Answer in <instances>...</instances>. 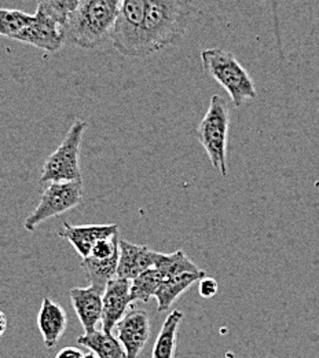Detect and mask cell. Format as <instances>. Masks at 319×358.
<instances>
[{
    "mask_svg": "<svg viewBox=\"0 0 319 358\" xmlns=\"http://www.w3.org/2000/svg\"><path fill=\"white\" fill-rule=\"evenodd\" d=\"M13 41L38 47L47 52H55L65 45L62 25L42 7H38L34 21L17 34Z\"/></svg>",
    "mask_w": 319,
    "mask_h": 358,
    "instance_id": "obj_8",
    "label": "cell"
},
{
    "mask_svg": "<svg viewBox=\"0 0 319 358\" xmlns=\"http://www.w3.org/2000/svg\"><path fill=\"white\" fill-rule=\"evenodd\" d=\"M77 343L87 348L99 358H127V353L119 341L112 334L94 331L77 338Z\"/></svg>",
    "mask_w": 319,
    "mask_h": 358,
    "instance_id": "obj_17",
    "label": "cell"
},
{
    "mask_svg": "<svg viewBox=\"0 0 319 358\" xmlns=\"http://www.w3.org/2000/svg\"><path fill=\"white\" fill-rule=\"evenodd\" d=\"M204 275H207V273L201 270L195 273H182L179 275L165 280L154 295L158 308L157 310L163 313L170 309L183 292H186L195 281H200Z\"/></svg>",
    "mask_w": 319,
    "mask_h": 358,
    "instance_id": "obj_15",
    "label": "cell"
},
{
    "mask_svg": "<svg viewBox=\"0 0 319 358\" xmlns=\"http://www.w3.org/2000/svg\"><path fill=\"white\" fill-rule=\"evenodd\" d=\"M35 18V14H28L22 10L0 8V36L13 39Z\"/></svg>",
    "mask_w": 319,
    "mask_h": 358,
    "instance_id": "obj_20",
    "label": "cell"
},
{
    "mask_svg": "<svg viewBox=\"0 0 319 358\" xmlns=\"http://www.w3.org/2000/svg\"><path fill=\"white\" fill-rule=\"evenodd\" d=\"M114 234H119L117 224L72 226L65 222L62 229L58 231V236L68 240L83 259L91 255L92 248L99 240L112 237Z\"/></svg>",
    "mask_w": 319,
    "mask_h": 358,
    "instance_id": "obj_11",
    "label": "cell"
},
{
    "mask_svg": "<svg viewBox=\"0 0 319 358\" xmlns=\"http://www.w3.org/2000/svg\"><path fill=\"white\" fill-rule=\"evenodd\" d=\"M201 62L204 71L228 91L235 108L258 96L253 80L232 52L219 47L205 48L201 51Z\"/></svg>",
    "mask_w": 319,
    "mask_h": 358,
    "instance_id": "obj_3",
    "label": "cell"
},
{
    "mask_svg": "<svg viewBox=\"0 0 319 358\" xmlns=\"http://www.w3.org/2000/svg\"><path fill=\"white\" fill-rule=\"evenodd\" d=\"M83 201V180L72 182H51L42 194L39 206L25 220L24 227L28 231H35L40 224L54 217H59Z\"/></svg>",
    "mask_w": 319,
    "mask_h": 358,
    "instance_id": "obj_6",
    "label": "cell"
},
{
    "mask_svg": "<svg viewBox=\"0 0 319 358\" xmlns=\"http://www.w3.org/2000/svg\"><path fill=\"white\" fill-rule=\"evenodd\" d=\"M86 355L83 350L77 349V348H64L61 349L55 358H84Z\"/></svg>",
    "mask_w": 319,
    "mask_h": 358,
    "instance_id": "obj_23",
    "label": "cell"
},
{
    "mask_svg": "<svg viewBox=\"0 0 319 358\" xmlns=\"http://www.w3.org/2000/svg\"><path fill=\"white\" fill-rule=\"evenodd\" d=\"M120 257L117 277L133 281L146 270L157 266L161 252H156L144 245H137L126 240H120Z\"/></svg>",
    "mask_w": 319,
    "mask_h": 358,
    "instance_id": "obj_12",
    "label": "cell"
},
{
    "mask_svg": "<svg viewBox=\"0 0 319 358\" xmlns=\"http://www.w3.org/2000/svg\"><path fill=\"white\" fill-rule=\"evenodd\" d=\"M87 123L76 120L61 145L48 156L43 166L40 183L83 180L80 170V146Z\"/></svg>",
    "mask_w": 319,
    "mask_h": 358,
    "instance_id": "obj_5",
    "label": "cell"
},
{
    "mask_svg": "<svg viewBox=\"0 0 319 358\" xmlns=\"http://www.w3.org/2000/svg\"><path fill=\"white\" fill-rule=\"evenodd\" d=\"M38 327L47 349H52L64 336L68 327L65 310L50 298H45L38 314Z\"/></svg>",
    "mask_w": 319,
    "mask_h": 358,
    "instance_id": "obj_14",
    "label": "cell"
},
{
    "mask_svg": "<svg viewBox=\"0 0 319 358\" xmlns=\"http://www.w3.org/2000/svg\"><path fill=\"white\" fill-rule=\"evenodd\" d=\"M198 287H200V295L205 299L214 298L218 291H219V284L215 278L209 277V275H204L200 281H198Z\"/></svg>",
    "mask_w": 319,
    "mask_h": 358,
    "instance_id": "obj_22",
    "label": "cell"
},
{
    "mask_svg": "<svg viewBox=\"0 0 319 358\" xmlns=\"http://www.w3.org/2000/svg\"><path fill=\"white\" fill-rule=\"evenodd\" d=\"M119 254L106 258V259H96L89 257L82 261V268L86 270L89 278H90V285L105 291L106 285L117 277V268H119Z\"/></svg>",
    "mask_w": 319,
    "mask_h": 358,
    "instance_id": "obj_18",
    "label": "cell"
},
{
    "mask_svg": "<svg viewBox=\"0 0 319 358\" xmlns=\"http://www.w3.org/2000/svg\"><path fill=\"white\" fill-rule=\"evenodd\" d=\"M165 281V275L160 268H154L143 271L131 281V298L133 302L139 301L147 303L154 298L157 289Z\"/></svg>",
    "mask_w": 319,
    "mask_h": 358,
    "instance_id": "obj_19",
    "label": "cell"
},
{
    "mask_svg": "<svg viewBox=\"0 0 319 358\" xmlns=\"http://www.w3.org/2000/svg\"><path fill=\"white\" fill-rule=\"evenodd\" d=\"M6 329H7V317L0 310V339L3 338Z\"/></svg>",
    "mask_w": 319,
    "mask_h": 358,
    "instance_id": "obj_24",
    "label": "cell"
},
{
    "mask_svg": "<svg viewBox=\"0 0 319 358\" xmlns=\"http://www.w3.org/2000/svg\"><path fill=\"white\" fill-rule=\"evenodd\" d=\"M146 7L147 0H121L119 18L110 41L114 50L124 57L139 58Z\"/></svg>",
    "mask_w": 319,
    "mask_h": 358,
    "instance_id": "obj_7",
    "label": "cell"
},
{
    "mask_svg": "<svg viewBox=\"0 0 319 358\" xmlns=\"http://www.w3.org/2000/svg\"><path fill=\"white\" fill-rule=\"evenodd\" d=\"M133 303L131 281L126 278H113L103 291V310H102V331L112 334L120 320L127 314V309Z\"/></svg>",
    "mask_w": 319,
    "mask_h": 358,
    "instance_id": "obj_10",
    "label": "cell"
},
{
    "mask_svg": "<svg viewBox=\"0 0 319 358\" xmlns=\"http://www.w3.org/2000/svg\"><path fill=\"white\" fill-rule=\"evenodd\" d=\"M194 13V0H147L139 58L179 45Z\"/></svg>",
    "mask_w": 319,
    "mask_h": 358,
    "instance_id": "obj_1",
    "label": "cell"
},
{
    "mask_svg": "<svg viewBox=\"0 0 319 358\" xmlns=\"http://www.w3.org/2000/svg\"><path fill=\"white\" fill-rule=\"evenodd\" d=\"M183 317L182 310H174L168 314L157 335L150 358H175L177 336Z\"/></svg>",
    "mask_w": 319,
    "mask_h": 358,
    "instance_id": "obj_16",
    "label": "cell"
},
{
    "mask_svg": "<svg viewBox=\"0 0 319 358\" xmlns=\"http://www.w3.org/2000/svg\"><path fill=\"white\" fill-rule=\"evenodd\" d=\"M69 295L75 313L79 317L86 334L96 331V325L102 320L103 291L90 285L87 288H72Z\"/></svg>",
    "mask_w": 319,
    "mask_h": 358,
    "instance_id": "obj_13",
    "label": "cell"
},
{
    "mask_svg": "<svg viewBox=\"0 0 319 358\" xmlns=\"http://www.w3.org/2000/svg\"><path fill=\"white\" fill-rule=\"evenodd\" d=\"M230 112L221 95H212L209 108L197 129V138L204 146L212 166L228 177V141Z\"/></svg>",
    "mask_w": 319,
    "mask_h": 358,
    "instance_id": "obj_4",
    "label": "cell"
},
{
    "mask_svg": "<svg viewBox=\"0 0 319 358\" xmlns=\"http://www.w3.org/2000/svg\"><path fill=\"white\" fill-rule=\"evenodd\" d=\"M79 3L80 0H38V7H42L48 15L64 27Z\"/></svg>",
    "mask_w": 319,
    "mask_h": 358,
    "instance_id": "obj_21",
    "label": "cell"
},
{
    "mask_svg": "<svg viewBox=\"0 0 319 358\" xmlns=\"http://www.w3.org/2000/svg\"><path fill=\"white\" fill-rule=\"evenodd\" d=\"M121 0H80L62 27L65 45L92 50L112 39Z\"/></svg>",
    "mask_w": 319,
    "mask_h": 358,
    "instance_id": "obj_2",
    "label": "cell"
},
{
    "mask_svg": "<svg viewBox=\"0 0 319 358\" xmlns=\"http://www.w3.org/2000/svg\"><path fill=\"white\" fill-rule=\"evenodd\" d=\"M84 358H99L98 357V356H96V355H95V353H87V355H86V357Z\"/></svg>",
    "mask_w": 319,
    "mask_h": 358,
    "instance_id": "obj_25",
    "label": "cell"
},
{
    "mask_svg": "<svg viewBox=\"0 0 319 358\" xmlns=\"http://www.w3.org/2000/svg\"><path fill=\"white\" fill-rule=\"evenodd\" d=\"M116 329L127 358H138L150 338V315L146 310L133 309L120 320Z\"/></svg>",
    "mask_w": 319,
    "mask_h": 358,
    "instance_id": "obj_9",
    "label": "cell"
}]
</instances>
